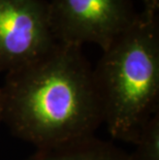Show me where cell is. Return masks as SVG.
<instances>
[{
	"label": "cell",
	"mask_w": 159,
	"mask_h": 160,
	"mask_svg": "<svg viewBox=\"0 0 159 160\" xmlns=\"http://www.w3.org/2000/svg\"><path fill=\"white\" fill-rule=\"evenodd\" d=\"M2 123L36 149L94 135L102 124L93 68L82 47L53 49L6 73Z\"/></svg>",
	"instance_id": "obj_1"
},
{
	"label": "cell",
	"mask_w": 159,
	"mask_h": 160,
	"mask_svg": "<svg viewBox=\"0 0 159 160\" xmlns=\"http://www.w3.org/2000/svg\"><path fill=\"white\" fill-rule=\"evenodd\" d=\"M102 123L117 141L134 144L159 112L158 13L142 11L93 68Z\"/></svg>",
	"instance_id": "obj_2"
},
{
	"label": "cell",
	"mask_w": 159,
	"mask_h": 160,
	"mask_svg": "<svg viewBox=\"0 0 159 160\" xmlns=\"http://www.w3.org/2000/svg\"><path fill=\"white\" fill-rule=\"evenodd\" d=\"M50 20L57 42L106 51L134 20L132 0H51Z\"/></svg>",
	"instance_id": "obj_3"
},
{
	"label": "cell",
	"mask_w": 159,
	"mask_h": 160,
	"mask_svg": "<svg viewBox=\"0 0 159 160\" xmlns=\"http://www.w3.org/2000/svg\"><path fill=\"white\" fill-rule=\"evenodd\" d=\"M57 43L45 0H0V72L42 57Z\"/></svg>",
	"instance_id": "obj_4"
},
{
	"label": "cell",
	"mask_w": 159,
	"mask_h": 160,
	"mask_svg": "<svg viewBox=\"0 0 159 160\" xmlns=\"http://www.w3.org/2000/svg\"><path fill=\"white\" fill-rule=\"evenodd\" d=\"M25 160H132L130 153L94 135L38 148Z\"/></svg>",
	"instance_id": "obj_5"
},
{
	"label": "cell",
	"mask_w": 159,
	"mask_h": 160,
	"mask_svg": "<svg viewBox=\"0 0 159 160\" xmlns=\"http://www.w3.org/2000/svg\"><path fill=\"white\" fill-rule=\"evenodd\" d=\"M133 145L132 160H159V112L147 122Z\"/></svg>",
	"instance_id": "obj_6"
},
{
	"label": "cell",
	"mask_w": 159,
	"mask_h": 160,
	"mask_svg": "<svg viewBox=\"0 0 159 160\" xmlns=\"http://www.w3.org/2000/svg\"><path fill=\"white\" fill-rule=\"evenodd\" d=\"M143 3L144 9L143 12L147 13H158L159 11V0H141Z\"/></svg>",
	"instance_id": "obj_7"
},
{
	"label": "cell",
	"mask_w": 159,
	"mask_h": 160,
	"mask_svg": "<svg viewBox=\"0 0 159 160\" xmlns=\"http://www.w3.org/2000/svg\"><path fill=\"white\" fill-rule=\"evenodd\" d=\"M2 117H3V108H2V94L0 89V125L2 124Z\"/></svg>",
	"instance_id": "obj_8"
}]
</instances>
